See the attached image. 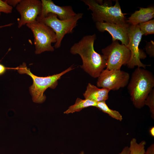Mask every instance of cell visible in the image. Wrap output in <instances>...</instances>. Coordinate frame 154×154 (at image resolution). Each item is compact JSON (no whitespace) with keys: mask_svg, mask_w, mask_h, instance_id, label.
Masks as SVG:
<instances>
[{"mask_svg":"<svg viewBox=\"0 0 154 154\" xmlns=\"http://www.w3.org/2000/svg\"><path fill=\"white\" fill-rule=\"evenodd\" d=\"M96 39L95 34L84 36L70 49L71 54H78L81 57L82 62L81 68L94 78H98L106 67L103 55L94 50V43Z\"/></svg>","mask_w":154,"mask_h":154,"instance_id":"6da1fadb","label":"cell"},{"mask_svg":"<svg viewBox=\"0 0 154 154\" xmlns=\"http://www.w3.org/2000/svg\"><path fill=\"white\" fill-rule=\"evenodd\" d=\"M154 87V76L152 72L142 68L135 70L127 84V89L135 108L140 109L145 106V100Z\"/></svg>","mask_w":154,"mask_h":154,"instance_id":"7a4b0ae2","label":"cell"},{"mask_svg":"<svg viewBox=\"0 0 154 154\" xmlns=\"http://www.w3.org/2000/svg\"><path fill=\"white\" fill-rule=\"evenodd\" d=\"M81 1L92 11V18L94 22L113 23L128 27L130 24L127 22L123 13L119 1L116 0L114 6L103 3L102 1L95 0H82Z\"/></svg>","mask_w":154,"mask_h":154,"instance_id":"3957f363","label":"cell"},{"mask_svg":"<svg viewBox=\"0 0 154 154\" xmlns=\"http://www.w3.org/2000/svg\"><path fill=\"white\" fill-rule=\"evenodd\" d=\"M74 68L71 66L61 72L46 77H39L32 74L29 68H27L26 63L15 68L20 74H26L29 76L33 80V84L29 88L30 93L33 102L41 103L44 102L46 96L44 92L48 88L54 89L58 84V81L61 77Z\"/></svg>","mask_w":154,"mask_h":154,"instance_id":"277c9868","label":"cell"},{"mask_svg":"<svg viewBox=\"0 0 154 154\" xmlns=\"http://www.w3.org/2000/svg\"><path fill=\"white\" fill-rule=\"evenodd\" d=\"M83 15L82 13H78L69 19L61 20L57 15L49 13L42 18H38L37 20L42 22L54 31L56 36V42L54 47L58 48L60 47L65 35L72 33L78 21L82 17Z\"/></svg>","mask_w":154,"mask_h":154,"instance_id":"5b68a950","label":"cell"},{"mask_svg":"<svg viewBox=\"0 0 154 154\" xmlns=\"http://www.w3.org/2000/svg\"><path fill=\"white\" fill-rule=\"evenodd\" d=\"M34 37L35 53L39 54L45 51H53L52 43L56 42V36L53 30L42 22L36 20L27 24Z\"/></svg>","mask_w":154,"mask_h":154,"instance_id":"8992f818","label":"cell"},{"mask_svg":"<svg viewBox=\"0 0 154 154\" xmlns=\"http://www.w3.org/2000/svg\"><path fill=\"white\" fill-rule=\"evenodd\" d=\"M108 70H120L122 66L126 65L129 61L131 52L125 45L120 44L117 40L102 49Z\"/></svg>","mask_w":154,"mask_h":154,"instance_id":"52a82bcc","label":"cell"},{"mask_svg":"<svg viewBox=\"0 0 154 154\" xmlns=\"http://www.w3.org/2000/svg\"><path fill=\"white\" fill-rule=\"evenodd\" d=\"M127 32L129 41L126 46L131 52V56L126 65L130 69L135 66L145 69L146 66H150V65L143 64L141 61V59H145L147 55L143 50L139 48L143 35L138 25L130 24L127 27Z\"/></svg>","mask_w":154,"mask_h":154,"instance_id":"ba28073f","label":"cell"},{"mask_svg":"<svg viewBox=\"0 0 154 154\" xmlns=\"http://www.w3.org/2000/svg\"><path fill=\"white\" fill-rule=\"evenodd\" d=\"M129 79V74L127 72L105 69L98 77L97 86L110 91L117 90L127 85Z\"/></svg>","mask_w":154,"mask_h":154,"instance_id":"9c48e42d","label":"cell"},{"mask_svg":"<svg viewBox=\"0 0 154 154\" xmlns=\"http://www.w3.org/2000/svg\"><path fill=\"white\" fill-rule=\"evenodd\" d=\"M21 15L18 21V27L37 20L42 10V2L39 0H21L16 7Z\"/></svg>","mask_w":154,"mask_h":154,"instance_id":"30bf717a","label":"cell"},{"mask_svg":"<svg viewBox=\"0 0 154 154\" xmlns=\"http://www.w3.org/2000/svg\"><path fill=\"white\" fill-rule=\"evenodd\" d=\"M41 1V13L38 18H42L48 13H52L57 15L59 19L65 20L72 18L76 14L71 6H58L51 0H42Z\"/></svg>","mask_w":154,"mask_h":154,"instance_id":"8fae6325","label":"cell"},{"mask_svg":"<svg viewBox=\"0 0 154 154\" xmlns=\"http://www.w3.org/2000/svg\"><path fill=\"white\" fill-rule=\"evenodd\" d=\"M96 28L100 32H108L112 37V41L119 40L121 44L127 46L129 39L127 27L118 24L106 22L95 23Z\"/></svg>","mask_w":154,"mask_h":154,"instance_id":"7c38bea8","label":"cell"},{"mask_svg":"<svg viewBox=\"0 0 154 154\" xmlns=\"http://www.w3.org/2000/svg\"><path fill=\"white\" fill-rule=\"evenodd\" d=\"M110 90L107 89L99 88L89 83L83 95L85 99H88L97 103L105 101L109 98L108 94Z\"/></svg>","mask_w":154,"mask_h":154,"instance_id":"4fadbf2b","label":"cell"},{"mask_svg":"<svg viewBox=\"0 0 154 154\" xmlns=\"http://www.w3.org/2000/svg\"><path fill=\"white\" fill-rule=\"evenodd\" d=\"M154 17V7L150 6L147 8L140 7L128 18L127 22L134 25L149 21Z\"/></svg>","mask_w":154,"mask_h":154,"instance_id":"5bb4252c","label":"cell"},{"mask_svg":"<svg viewBox=\"0 0 154 154\" xmlns=\"http://www.w3.org/2000/svg\"><path fill=\"white\" fill-rule=\"evenodd\" d=\"M97 103L88 99H82L77 98L75 104L70 106L64 112V114H68L76 112H78L83 109L90 106L96 107Z\"/></svg>","mask_w":154,"mask_h":154,"instance_id":"9a60e30c","label":"cell"},{"mask_svg":"<svg viewBox=\"0 0 154 154\" xmlns=\"http://www.w3.org/2000/svg\"><path fill=\"white\" fill-rule=\"evenodd\" d=\"M96 107L114 119L120 121L123 119L122 116L120 113L109 108L105 101L97 102Z\"/></svg>","mask_w":154,"mask_h":154,"instance_id":"2e32d148","label":"cell"},{"mask_svg":"<svg viewBox=\"0 0 154 154\" xmlns=\"http://www.w3.org/2000/svg\"><path fill=\"white\" fill-rule=\"evenodd\" d=\"M146 144L145 141H142L138 143L136 138H132L130 141L129 147V154H145V146Z\"/></svg>","mask_w":154,"mask_h":154,"instance_id":"e0dca14e","label":"cell"},{"mask_svg":"<svg viewBox=\"0 0 154 154\" xmlns=\"http://www.w3.org/2000/svg\"><path fill=\"white\" fill-rule=\"evenodd\" d=\"M143 35H147L154 34V19H153L138 24Z\"/></svg>","mask_w":154,"mask_h":154,"instance_id":"ac0fdd59","label":"cell"},{"mask_svg":"<svg viewBox=\"0 0 154 154\" xmlns=\"http://www.w3.org/2000/svg\"><path fill=\"white\" fill-rule=\"evenodd\" d=\"M149 108L151 118L154 119V89L150 92L145 101V105Z\"/></svg>","mask_w":154,"mask_h":154,"instance_id":"d6986e66","label":"cell"},{"mask_svg":"<svg viewBox=\"0 0 154 154\" xmlns=\"http://www.w3.org/2000/svg\"><path fill=\"white\" fill-rule=\"evenodd\" d=\"M12 9L13 7L9 5L5 1L0 0V15L1 13H11Z\"/></svg>","mask_w":154,"mask_h":154,"instance_id":"ffe728a7","label":"cell"},{"mask_svg":"<svg viewBox=\"0 0 154 154\" xmlns=\"http://www.w3.org/2000/svg\"><path fill=\"white\" fill-rule=\"evenodd\" d=\"M145 49L147 54L151 57L154 56V42L151 40L147 42L145 46Z\"/></svg>","mask_w":154,"mask_h":154,"instance_id":"44dd1931","label":"cell"},{"mask_svg":"<svg viewBox=\"0 0 154 154\" xmlns=\"http://www.w3.org/2000/svg\"><path fill=\"white\" fill-rule=\"evenodd\" d=\"M21 0H7L5 1L10 6L12 7L16 6Z\"/></svg>","mask_w":154,"mask_h":154,"instance_id":"7402d4cb","label":"cell"},{"mask_svg":"<svg viewBox=\"0 0 154 154\" xmlns=\"http://www.w3.org/2000/svg\"><path fill=\"white\" fill-rule=\"evenodd\" d=\"M145 154H154V144H151L147 149Z\"/></svg>","mask_w":154,"mask_h":154,"instance_id":"603a6c76","label":"cell"},{"mask_svg":"<svg viewBox=\"0 0 154 154\" xmlns=\"http://www.w3.org/2000/svg\"><path fill=\"white\" fill-rule=\"evenodd\" d=\"M9 69V68L6 67L4 65L0 63V76L4 74Z\"/></svg>","mask_w":154,"mask_h":154,"instance_id":"cb8c5ba5","label":"cell"},{"mask_svg":"<svg viewBox=\"0 0 154 154\" xmlns=\"http://www.w3.org/2000/svg\"><path fill=\"white\" fill-rule=\"evenodd\" d=\"M129 147L125 146L122 149L121 152L117 154H129Z\"/></svg>","mask_w":154,"mask_h":154,"instance_id":"d4e9b609","label":"cell"},{"mask_svg":"<svg viewBox=\"0 0 154 154\" xmlns=\"http://www.w3.org/2000/svg\"><path fill=\"white\" fill-rule=\"evenodd\" d=\"M149 133L152 137H154V127L153 126L151 127L149 130Z\"/></svg>","mask_w":154,"mask_h":154,"instance_id":"484cf974","label":"cell"},{"mask_svg":"<svg viewBox=\"0 0 154 154\" xmlns=\"http://www.w3.org/2000/svg\"><path fill=\"white\" fill-rule=\"evenodd\" d=\"M13 24L12 23H10L9 24H6V25H3L0 26V28H3L4 27H5L11 26Z\"/></svg>","mask_w":154,"mask_h":154,"instance_id":"4316f807","label":"cell"},{"mask_svg":"<svg viewBox=\"0 0 154 154\" xmlns=\"http://www.w3.org/2000/svg\"><path fill=\"white\" fill-rule=\"evenodd\" d=\"M61 154H64L62 153ZM78 154H84V153L83 151H82L80 153H78Z\"/></svg>","mask_w":154,"mask_h":154,"instance_id":"83f0119b","label":"cell"}]
</instances>
